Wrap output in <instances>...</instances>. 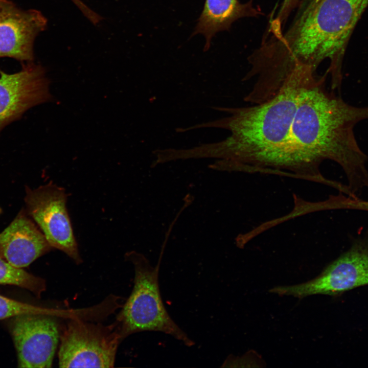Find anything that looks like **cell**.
Masks as SVG:
<instances>
[{"label":"cell","mask_w":368,"mask_h":368,"mask_svg":"<svg viewBox=\"0 0 368 368\" xmlns=\"http://www.w3.org/2000/svg\"><path fill=\"white\" fill-rule=\"evenodd\" d=\"M42 308L0 295V320L27 314L44 313Z\"/></svg>","instance_id":"cell-14"},{"label":"cell","mask_w":368,"mask_h":368,"mask_svg":"<svg viewBox=\"0 0 368 368\" xmlns=\"http://www.w3.org/2000/svg\"><path fill=\"white\" fill-rule=\"evenodd\" d=\"M0 284L22 288L31 291L39 298L46 290L44 279L22 268L16 267L2 258H0Z\"/></svg>","instance_id":"cell-13"},{"label":"cell","mask_w":368,"mask_h":368,"mask_svg":"<svg viewBox=\"0 0 368 368\" xmlns=\"http://www.w3.org/2000/svg\"><path fill=\"white\" fill-rule=\"evenodd\" d=\"M65 190L49 183L38 188L27 189L25 202L27 214L35 222L49 244L71 258L82 262L66 209Z\"/></svg>","instance_id":"cell-6"},{"label":"cell","mask_w":368,"mask_h":368,"mask_svg":"<svg viewBox=\"0 0 368 368\" xmlns=\"http://www.w3.org/2000/svg\"><path fill=\"white\" fill-rule=\"evenodd\" d=\"M50 84L45 69L32 62L16 73L0 70V132L30 108L51 101Z\"/></svg>","instance_id":"cell-9"},{"label":"cell","mask_w":368,"mask_h":368,"mask_svg":"<svg viewBox=\"0 0 368 368\" xmlns=\"http://www.w3.org/2000/svg\"><path fill=\"white\" fill-rule=\"evenodd\" d=\"M7 326L19 367H50L60 339L57 323L44 313L22 314L9 318Z\"/></svg>","instance_id":"cell-8"},{"label":"cell","mask_w":368,"mask_h":368,"mask_svg":"<svg viewBox=\"0 0 368 368\" xmlns=\"http://www.w3.org/2000/svg\"><path fill=\"white\" fill-rule=\"evenodd\" d=\"M300 0H284L273 17L274 20L281 25H284L292 11L299 4Z\"/></svg>","instance_id":"cell-15"},{"label":"cell","mask_w":368,"mask_h":368,"mask_svg":"<svg viewBox=\"0 0 368 368\" xmlns=\"http://www.w3.org/2000/svg\"><path fill=\"white\" fill-rule=\"evenodd\" d=\"M368 285V242H359L330 264L317 277L302 284L275 287L269 292L299 298L314 294L339 295Z\"/></svg>","instance_id":"cell-7"},{"label":"cell","mask_w":368,"mask_h":368,"mask_svg":"<svg viewBox=\"0 0 368 368\" xmlns=\"http://www.w3.org/2000/svg\"><path fill=\"white\" fill-rule=\"evenodd\" d=\"M161 257L153 266L142 254L134 251L126 253V259L134 267V285L118 315L120 335L122 340L137 332H159L192 347L194 342L171 317L162 301L158 282Z\"/></svg>","instance_id":"cell-4"},{"label":"cell","mask_w":368,"mask_h":368,"mask_svg":"<svg viewBox=\"0 0 368 368\" xmlns=\"http://www.w3.org/2000/svg\"><path fill=\"white\" fill-rule=\"evenodd\" d=\"M367 6L368 0H310L297 10L286 32H267L255 51L260 67L284 81L300 68L315 72L328 59L331 88L340 89L345 51Z\"/></svg>","instance_id":"cell-2"},{"label":"cell","mask_w":368,"mask_h":368,"mask_svg":"<svg viewBox=\"0 0 368 368\" xmlns=\"http://www.w3.org/2000/svg\"><path fill=\"white\" fill-rule=\"evenodd\" d=\"M60 340L59 367H112L122 339L112 325L75 319L67 324Z\"/></svg>","instance_id":"cell-5"},{"label":"cell","mask_w":368,"mask_h":368,"mask_svg":"<svg viewBox=\"0 0 368 368\" xmlns=\"http://www.w3.org/2000/svg\"><path fill=\"white\" fill-rule=\"evenodd\" d=\"M252 1L241 3L238 0H205L192 36L202 34L205 38L204 51L210 46L212 38L219 31L228 30L232 24L243 17L261 15Z\"/></svg>","instance_id":"cell-12"},{"label":"cell","mask_w":368,"mask_h":368,"mask_svg":"<svg viewBox=\"0 0 368 368\" xmlns=\"http://www.w3.org/2000/svg\"><path fill=\"white\" fill-rule=\"evenodd\" d=\"M327 75L300 95L291 129L293 148L308 173L315 179L323 177L319 170L321 163L330 159L343 168L352 182L361 178L368 181L367 157L354 133L357 123L368 119V106L351 105L327 91Z\"/></svg>","instance_id":"cell-3"},{"label":"cell","mask_w":368,"mask_h":368,"mask_svg":"<svg viewBox=\"0 0 368 368\" xmlns=\"http://www.w3.org/2000/svg\"><path fill=\"white\" fill-rule=\"evenodd\" d=\"M316 79L312 73L296 71L271 99L248 107H213L229 115L178 131L218 128L231 132L222 141L196 146L198 158L220 159L211 168L248 172L286 170L299 176L303 167L293 148L291 126L300 95Z\"/></svg>","instance_id":"cell-1"},{"label":"cell","mask_w":368,"mask_h":368,"mask_svg":"<svg viewBox=\"0 0 368 368\" xmlns=\"http://www.w3.org/2000/svg\"><path fill=\"white\" fill-rule=\"evenodd\" d=\"M72 1L90 21L93 22L97 19L98 14L90 9L81 0H72Z\"/></svg>","instance_id":"cell-16"},{"label":"cell","mask_w":368,"mask_h":368,"mask_svg":"<svg viewBox=\"0 0 368 368\" xmlns=\"http://www.w3.org/2000/svg\"><path fill=\"white\" fill-rule=\"evenodd\" d=\"M1 213V209L0 208V213Z\"/></svg>","instance_id":"cell-18"},{"label":"cell","mask_w":368,"mask_h":368,"mask_svg":"<svg viewBox=\"0 0 368 368\" xmlns=\"http://www.w3.org/2000/svg\"><path fill=\"white\" fill-rule=\"evenodd\" d=\"M53 247L40 229L24 212L0 233V258L23 268Z\"/></svg>","instance_id":"cell-11"},{"label":"cell","mask_w":368,"mask_h":368,"mask_svg":"<svg viewBox=\"0 0 368 368\" xmlns=\"http://www.w3.org/2000/svg\"><path fill=\"white\" fill-rule=\"evenodd\" d=\"M156 150L153 152V153L154 154V155H155ZM154 162H155V163L156 164H158V163H157L156 162V158H155V160H154Z\"/></svg>","instance_id":"cell-17"},{"label":"cell","mask_w":368,"mask_h":368,"mask_svg":"<svg viewBox=\"0 0 368 368\" xmlns=\"http://www.w3.org/2000/svg\"><path fill=\"white\" fill-rule=\"evenodd\" d=\"M47 20L39 11L23 10L9 0H0V58L32 62L35 37Z\"/></svg>","instance_id":"cell-10"}]
</instances>
